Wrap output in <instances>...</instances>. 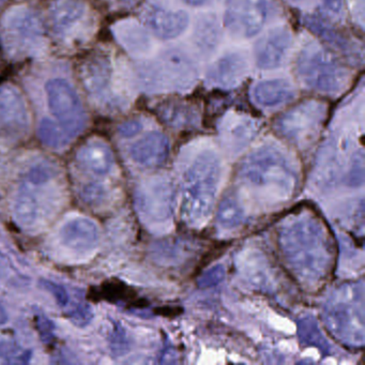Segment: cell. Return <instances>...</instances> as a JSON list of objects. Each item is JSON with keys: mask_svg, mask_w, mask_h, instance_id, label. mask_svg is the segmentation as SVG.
I'll return each mask as SVG.
<instances>
[{"mask_svg": "<svg viewBox=\"0 0 365 365\" xmlns=\"http://www.w3.org/2000/svg\"><path fill=\"white\" fill-rule=\"evenodd\" d=\"M297 73L307 87L319 93H339L348 82L344 66L330 52L313 44L299 55Z\"/></svg>", "mask_w": 365, "mask_h": 365, "instance_id": "1", "label": "cell"}, {"mask_svg": "<svg viewBox=\"0 0 365 365\" xmlns=\"http://www.w3.org/2000/svg\"><path fill=\"white\" fill-rule=\"evenodd\" d=\"M266 20V0H228L224 23L232 35L253 37L262 31Z\"/></svg>", "mask_w": 365, "mask_h": 365, "instance_id": "2", "label": "cell"}, {"mask_svg": "<svg viewBox=\"0 0 365 365\" xmlns=\"http://www.w3.org/2000/svg\"><path fill=\"white\" fill-rule=\"evenodd\" d=\"M155 81L160 87L174 91H185L195 83V67L181 53L168 52L153 69Z\"/></svg>", "mask_w": 365, "mask_h": 365, "instance_id": "3", "label": "cell"}, {"mask_svg": "<svg viewBox=\"0 0 365 365\" xmlns=\"http://www.w3.org/2000/svg\"><path fill=\"white\" fill-rule=\"evenodd\" d=\"M292 46V36L285 27H277L264 36L255 48L256 63L260 69L279 67Z\"/></svg>", "mask_w": 365, "mask_h": 365, "instance_id": "4", "label": "cell"}, {"mask_svg": "<svg viewBox=\"0 0 365 365\" xmlns=\"http://www.w3.org/2000/svg\"><path fill=\"white\" fill-rule=\"evenodd\" d=\"M59 239L72 251H93L99 243V230L95 222L87 217H74L61 226Z\"/></svg>", "mask_w": 365, "mask_h": 365, "instance_id": "5", "label": "cell"}, {"mask_svg": "<svg viewBox=\"0 0 365 365\" xmlns=\"http://www.w3.org/2000/svg\"><path fill=\"white\" fill-rule=\"evenodd\" d=\"M147 24L158 37L172 40L179 37L187 29L189 16L183 11L153 8L147 14Z\"/></svg>", "mask_w": 365, "mask_h": 365, "instance_id": "6", "label": "cell"}, {"mask_svg": "<svg viewBox=\"0 0 365 365\" xmlns=\"http://www.w3.org/2000/svg\"><path fill=\"white\" fill-rule=\"evenodd\" d=\"M247 61L239 54H228L220 58L211 68L208 80L217 86L232 88L247 76Z\"/></svg>", "mask_w": 365, "mask_h": 365, "instance_id": "7", "label": "cell"}, {"mask_svg": "<svg viewBox=\"0 0 365 365\" xmlns=\"http://www.w3.org/2000/svg\"><path fill=\"white\" fill-rule=\"evenodd\" d=\"M76 161L83 170L96 176H106L114 165V155L104 143L91 142L78 151Z\"/></svg>", "mask_w": 365, "mask_h": 365, "instance_id": "8", "label": "cell"}, {"mask_svg": "<svg viewBox=\"0 0 365 365\" xmlns=\"http://www.w3.org/2000/svg\"><path fill=\"white\" fill-rule=\"evenodd\" d=\"M254 98L264 106H277L294 98V89L285 80L264 81L255 87Z\"/></svg>", "mask_w": 365, "mask_h": 365, "instance_id": "9", "label": "cell"}, {"mask_svg": "<svg viewBox=\"0 0 365 365\" xmlns=\"http://www.w3.org/2000/svg\"><path fill=\"white\" fill-rule=\"evenodd\" d=\"M168 150V142L162 134L153 133L136 143L131 149L133 159L138 163L149 165L163 159Z\"/></svg>", "mask_w": 365, "mask_h": 365, "instance_id": "10", "label": "cell"}, {"mask_svg": "<svg viewBox=\"0 0 365 365\" xmlns=\"http://www.w3.org/2000/svg\"><path fill=\"white\" fill-rule=\"evenodd\" d=\"M33 358L31 350H24L12 329L0 330V359L9 364H27Z\"/></svg>", "mask_w": 365, "mask_h": 365, "instance_id": "11", "label": "cell"}, {"mask_svg": "<svg viewBox=\"0 0 365 365\" xmlns=\"http://www.w3.org/2000/svg\"><path fill=\"white\" fill-rule=\"evenodd\" d=\"M38 212L39 205L36 196L26 187H21L14 206V217L19 225L25 228L31 227L37 221Z\"/></svg>", "mask_w": 365, "mask_h": 365, "instance_id": "12", "label": "cell"}, {"mask_svg": "<svg viewBox=\"0 0 365 365\" xmlns=\"http://www.w3.org/2000/svg\"><path fill=\"white\" fill-rule=\"evenodd\" d=\"M305 24H307V29L317 34L324 41L329 42L333 48H336L339 52L347 55V56L348 55L354 56L358 59L356 53H354V48H352L350 42L344 36L333 29L332 27L329 26L324 21L318 20L316 16H309V18L305 19Z\"/></svg>", "mask_w": 365, "mask_h": 365, "instance_id": "13", "label": "cell"}, {"mask_svg": "<svg viewBox=\"0 0 365 365\" xmlns=\"http://www.w3.org/2000/svg\"><path fill=\"white\" fill-rule=\"evenodd\" d=\"M160 112L168 123L187 120L191 116V108L180 102H166Z\"/></svg>", "mask_w": 365, "mask_h": 365, "instance_id": "14", "label": "cell"}, {"mask_svg": "<svg viewBox=\"0 0 365 365\" xmlns=\"http://www.w3.org/2000/svg\"><path fill=\"white\" fill-rule=\"evenodd\" d=\"M40 136L42 142L50 148H61L63 145L67 144V140L61 135V132L50 121H44L40 128Z\"/></svg>", "mask_w": 365, "mask_h": 365, "instance_id": "15", "label": "cell"}, {"mask_svg": "<svg viewBox=\"0 0 365 365\" xmlns=\"http://www.w3.org/2000/svg\"><path fill=\"white\" fill-rule=\"evenodd\" d=\"M68 318L78 327H86L93 318V309L84 302L70 305L67 311Z\"/></svg>", "mask_w": 365, "mask_h": 365, "instance_id": "16", "label": "cell"}, {"mask_svg": "<svg viewBox=\"0 0 365 365\" xmlns=\"http://www.w3.org/2000/svg\"><path fill=\"white\" fill-rule=\"evenodd\" d=\"M110 348L115 356H121L129 348L125 331H123V327L117 322H114V328L110 333Z\"/></svg>", "mask_w": 365, "mask_h": 365, "instance_id": "17", "label": "cell"}, {"mask_svg": "<svg viewBox=\"0 0 365 365\" xmlns=\"http://www.w3.org/2000/svg\"><path fill=\"white\" fill-rule=\"evenodd\" d=\"M36 324L42 341L46 344L52 343L55 336L54 322L44 314L36 313Z\"/></svg>", "mask_w": 365, "mask_h": 365, "instance_id": "18", "label": "cell"}, {"mask_svg": "<svg viewBox=\"0 0 365 365\" xmlns=\"http://www.w3.org/2000/svg\"><path fill=\"white\" fill-rule=\"evenodd\" d=\"M104 194H106V191L102 185H97V183H89L83 187L81 191V197L86 204L96 206L103 200Z\"/></svg>", "mask_w": 365, "mask_h": 365, "instance_id": "19", "label": "cell"}, {"mask_svg": "<svg viewBox=\"0 0 365 365\" xmlns=\"http://www.w3.org/2000/svg\"><path fill=\"white\" fill-rule=\"evenodd\" d=\"M41 285L46 288L50 294H53L56 302L61 307H69L70 297L65 287L55 283V282L48 281V279H42Z\"/></svg>", "mask_w": 365, "mask_h": 365, "instance_id": "20", "label": "cell"}, {"mask_svg": "<svg viewBox=\"0 0 365 365\" xmlns=\"http://www.w3.org/2000/svg\"><path fill=\"white\" fill-rule=\"evenodd\" d=\"M27 178L33 185H43L53 178V170L50 166L38 165L29 170Z\"/></svg>", "mask_w": 365, "mask_h": 365, "instance_id": "21", "label": "cell"}, {"mask_svg": "<svg viewBox=\"0 0 365 365\" xmlns=\"http://www.w3.org/2000/svg\"><path fill=\"white\" fill-rule=\"evenodd\" d=\"M14 272H16V270L12 266L11 260L7 257L6 254L0 251V281L8 279Z\"/></svg>", "mask_w": 365, "mask_h": 365, "instance_id": "22", "label": "cell"}, {"mask_svg": "<svg viewBox=\"0 0 365 365\" xmlns=\"http://www.w3.org/2000/svg\"><path fill=\"white\" fill-rule=\"evenodd\" d=\"M322 6L329 14L339 16L343 8V0H322Z\"/></svg>", "mask_w": 365, "mask_h": 365, "instance_id": "23", "label": "cell"}, {"mask_svg": "<svg viewBox=\"0 0 365 365\" xmlns=\"http://www.w3.org/2000/svg\"><path fill=\"white\" fill-rule=\"evenodd\" d=\"M140 125L138 123H128L120 128L121 135L129 138L140 131Z\"/></svg>", "mask_w": 365, "mask_h": 365, "instance_id": "24", "label": "cell"}, {"mask_svg": "<svg viewBox=\"0 0 365 365\" xmlns=\"http://www.w3.org/2000/svg\"><path fill=\"white\" fill-rule=\"evenodd\" d=\"M155 312L159 315H163L165 317H175V316L179 315L182 309H179L178 307H163V309H157Z\"/></svg>", "mask_w": 365, "mask_h": 365, "instance_id": "25", "label": "cell"}, {"mask_svg": "<svg viewBox=\"0 0 365 365\" xmlns=\"http://www.w3.org/2000/svg\"><path fill=\"white\" fill-rule=\"evenodd\" d=\"M8 313L6 311L5 307L0 303V326H3L8 322Z\"/></svg>", "mask_w": 365, "mask_h": 365, "instance_id": "26", "label": "cell"}, {"mask_svg": "<svg viewBox=\"0 0 365 365\" xmlns=\"http://www.w3.org/2000/svg\"><path fill=\"white\" fill-rule=\"evenodd\" d=\"M183 1H185V3H187V5L200 6L202 5V4H204L205 1H206V0H183Z\"/></svg>", "mask_w": 365, "mask_h": 365, "instance_id": "27", "label": "cell"}]
</instances>
